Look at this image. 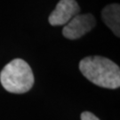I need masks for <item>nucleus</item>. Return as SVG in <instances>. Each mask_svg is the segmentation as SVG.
I'll return each instance as SVG.
<instances>
[{"mask_svg": "<svg viewBox=\"0 0 120 120\" xmlns=\"http://www.w3.org/2000/svg\"><path fill=\"white\" fill-rule=\"evenodd\" d=\"M79 69L96 86L116 89L120 86V69L111 60L102 56H88L79 62Z\"/></svg>", "mask_w": 120, "mask_h": 120, "instance_id": "obj_1", "label": "nucleus"}, {"mask_svg": "<svg viewBox=\"0 0 120 120\" xmlns=\"http://www.w3.org/2000/svg\"><path fill=\"white\" fill-rule=\"evenodd\" d=\"M0 82L9 93L24 94L29 92L34 85V75L25 60L14 59L1 70Z\"/></svg>", "mask_w": 120, "mask_h": 120, "instance_id": "obj_2", "label": "nucleus"}, {"mask_svg": "<svg viewBox=\"0 0 120 120\" xmlns=\"http://www.w3.org/2000/svg\"><path fill=\"white\" fill-rule=\"evenodd\" d=\"M96 22L91 13H78L69 21L62 29V34L66 38L76 40L94 28Z\"/></svg>", "mask_w": 120, "mask_h": 120, "instance_id": "obj_3", "label": "nucleus"}, {"mask_svg": "<svg viewBox=\"0 0 120 120\" xmlns=\"http://www.w3.org/2000/svg\"><path fill=\"white\" fill-rule=\"evenodd\" d=\"M79 12L80 7L76 0H60L48 21L52 26L66 25Z\"/></svg>", "mask_w": 120, "mask_h": 120, "instance_id": "obj_4", "label": "nucleus"}, {"mask_svg": "<svg viewBox=\"0 0 120 120\" xmlns=\"http://www.w3.org/2000/svg\"><path fill=\"white\" fill-rule=\"evenodd\" d=\"M101 18L105 24L116 37L120 36V5L111 4L105 6L101 12Z\"/></svg>", "mask_w": 120, "mask_h": 120, "instance_id": "obj_5", "label": "nucleus"}, {"mask_svg": "<svg viewBox=\"0 0 120 120\" xmlns=\"http://www.w3.org/2000/svg\"><path fill=\"white\" fill-rule=\"evenodd\" d=\"M81 120H100L92 112L85 111L81 114Z\"/></svg>", "mask_w": 120, "mask_h": 120, "instance_id": "obj_6", "label": "nucleus"}]
</instances>
